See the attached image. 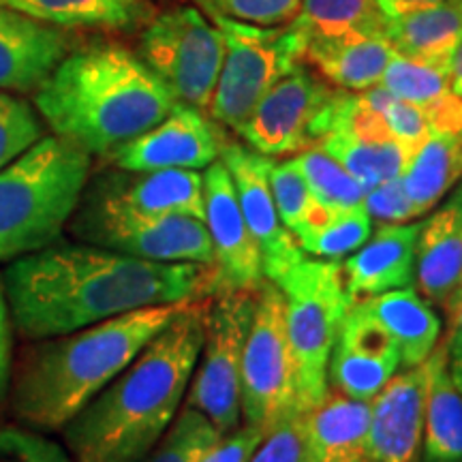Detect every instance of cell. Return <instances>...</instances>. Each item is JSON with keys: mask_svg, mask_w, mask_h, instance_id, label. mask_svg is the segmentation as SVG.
<instances>
[{"mask_svg": "<svg viewBox=\"0 0 462 462\" xmlns=\"http://www.w3.org/2000/svg\"><path fill=\"white\" fill-rule=\"evenodd\" d=\"M401 362L392 357H374L334 343L328 364V388L340 394L373 401L374 394L394 377Z\"/></svg>", "mask_w": 462, "mask_h": 462, "instance_id": "31", "label": "cell"}, {"mask_svg": "<svg viewBox=\"0 0 462 462\" xmlns=\"http://www.w3.org/2000/svg\"><path fill=\"white\" fill-rule=\"evenodd\" d=\"M366 99L377 107L381 116H383L385 125L396 142H401L409 152L415 154L418 148L429 140L430 126L426 120L424 109L413 106V103L398 99L383 88V86H374V88L364 90Z\"/></svg>", "mask_w": 462, "mask_h": 462, "instance_id": "37", "label": "cell"}, {"mask_svg": "<svg viewBox=\"0 0 462 462\" xmlns=\"http://www.w3.org/2000/svg\"><path fill=\"white\" fill-rule=\"evenodd\" d=\"M15 360V330L11 319L7 291H5L3 273H0V401H5L9 390L11 371Z\"/></svg>", "mask_w": 462, "mask_h": 462, "instance_id": "43", "label": "cell"}, {"mask_svg": "<svg viewBox=\"0 0 462 462\" xmlns=\"http://www.w3.org/2000/svg\"><path fill=\"white\" fill-rule=\"evenodd\" d=\"M242 420L268 432L285 418L302 413L298 401V368L287 334L285 296L273 281L257 293L242 357Z\"/></svg>", "mask_w": 462, "mask_h": 462, "instance_id": "9", "label": "cell"}, {"mask_svg": "<svg viewBox=\"0 0 462 462\" xmlns=\"http://www.w3.org/2000/svg\"><path fill=\"white\" fill-rule=\"evenodd\" d=\"M201 14L212 22L229 20L238 24L279 28L291 24L302 0H195Z\"/></svg>", "mask_w": 462, "mask_h": 462, "instance_id": "36", "label": "cell"}, {"mask_svg": "<svg viewBox=\"0 0 462 462\" xmlns=\"http://www.w3.org/2000/svg\"><path fill=\"white\" fill-rule=\"evenodd\" d=\"M374 3H377L385 20H392V17L411 14V11L435 7V5L448 3V0H374Z\"/></svg>", "mask_w": 462, "mask_h": 462, "instance_id": "45", "label": "cell"}, {"mask_svg": "<svg viewBox=\"0 0 462 462\" xmlns=\"http://www.w3.org/2000/svg\"><path fill=\"white\" fill-rule=\"evenodd\" d=\"M379 86L418 107L430 106L439 97L452 90L448 67L430 65V62L413 60V58L396 54L385 69Z\"/></svg>", "mask_w": 462, "mask_h": 462, "instance_id": "34", "label": "cell"}, {"mask_svg": "<svg viewBox=\"0 0 462 462\" xmlns=\"http://www.w3.org/2000/svg\"><path fill=\"white\" fill-rule=\"evenodd\" d=\"M204 223L212 242L217 293H257L268 281L259 251L236 195L227 167L218 159L204 173Z\"/></svg>", "mask_w": 462, "mask_h": 462, "instance_id": "13", "label": "cell"}, {"mask_svg": "<svg viewBox=\"0 0 462 462\" xmlns=\"http://www.w3.org/2000/svg\"><path fill=\"white\" fill-rule=\"evenodd\" d=\"M67 231L84 245L148 262L212 265L204 218L190 215H148L82 193Z\"/></svg>", "mask_w": 462, "mask_h": 462, "instance_id": "7", "label": "cell"}, {"mask_svg": "<svg viewBox=\"0 0 462 462\" xmlns=\"http://www.w3.org/2000/svg\"><path fill=\"white\" fill-rule=\"evenodd\" d=\"M67 54L60 28L0 5V92H37Z\"/></svg>", "mask_w": 462, "mask_h": 462, "instance_id": "18", "label": "cell"}, {"mask_svg": "<svg viewBox=\"0 0 462 462\" xmlns=\"http://www.w3.org/2000/svg\"><path fill=\"white\" fill-rule=\"evenodd\" d=\"M373 234V218L368 217L364 204L340 208H323L317 201L310 217L293 231L298 246L304 255L317 259H345L356 253Z\"/></svg>", "mask_w": 462, "mask_h": 462, "instance_id": "28", "label": "cell"}, {"mask_svg": "<svg viewBox=\"0 0 462 462\" xmlns=\"http://www.w3.org/2000/svg\"><path fill=\"white\" fill-rule=\"evenodd\" d=\"M364 302L396 343L401 366H420L429 360L441 340V317L415 287L392 289Z\"/></svg>", "mask_w": 462, "mask_h": 462, "instance_id": "22", "label": "cell"}, {"mask_svg": "<svg viewBox=\"0 0 462 462\" xmlns=\"http://www.w3.org/2000/svg\"><path fill=\"white\" fill-rule=\"evenodd\" d=\"M415 291L452 321L462 309V184L420 227Z\"/></svg>", "mask_w": 462, "mask_h": 462, "instance_id": "17", "label": "cell"}, {"mask_svg": "<svg viewBox=\"0 0 462 462\" xmlns=\"http://www.w3.org/2000/svg\"><path fill=\"white\" fill-rule=\"evenodd\" d=\"M385 17L374 0H302L291 28L304 39V45L315 39L371 34L383 37Z\"/></svg>", "mask_w": 462, "mask_h": 462, "instance_id": "29", "label": "cell"}, {"mask_svg": "<svg viewBox=\"0 0 462 462\" xmlns=\"http://www.w3.org/2000/svg\"><path fill=\"white\" fill-rule=\"evenodd\" d=\"M84 193L148 215H190L204 218V176L198 170L125 171L101 178Z\"/></svg>", "mask_w": 462, "mask_h": 462, "instance_id": "20", "label": "cell"}, {"mask_svg": "<svg viewBox=\"0 0 462 462\" xmlns=\"http://www.w3.org/2000/svg\"><path fill=\"white\" fill-rule=\"evenodd\" d=\"M0 5L56 28L131 31L152 20L148 0H0Z\"/></svg>", "mask_w": 462, "mask_h": 462, "instance_id": "26", "label": "cell"}, {"mask_svg": "<svg viewBox=\"0 0 462 462\" xmlns=\"http://www.w3.org/2000/svg\"><path fill=\"white\" fill-rule=\"evenodd\" d=\"M383 37L396 54L449 67V58L462 42V0H448L385 20Z\"/></svg>", "mask_w": 462, "mask_h": 462, "instance_id": "23", "label": "cell"}, {"mask_svg": "<svg viewBox=\"0 0 462 462\" xmlns=\"http://www.w3.org/2000/svg\"><path fill=\"white\" fill-rule=\"evenodd\" d=\"M334 92L302 62L279 79L257 103L238 135L265 157L296 154L317 146Z\"/></svg>", "mask_w": 462, "mask_h": 462, "instance_id": "12", "label": "cell"}, {"mask_svg": "<svg viewBox=\"0 0 462 462\" xmlns=\"http://www.w3.org/2000/svg\"><path fill=\"white\" fill-rule=\"evenodd\" d=\"M429 360L404 368L374 394L364 458L368 462H420Z\"/></svg>", "mask_w": 462, "mask_h": 462, "instance_id": "16", "label": "cell"}, {"mask_svg": "<svg viewBox=\"0 0 462 462\" xmlns=\"http://www.w3.org/2000/svg\"><path fill=\"white\" fill-rule=\"evenodd\" d=\"M225 34V60L208 114L240 133L265 92L304 60V39L291 24L259 28L217 20Z\"/></svg>", "mask_w": 462, "mask_h": 462, "instance_id": "8", "label": "cell"}, {"mask_svg": "<svg viewBox=\"0 0 462 462\" xmlns=\"http://www.w3.org/2000/svg\"><path fill=\"white\" fill-rule=\"evenodd\" d=\"M257 293L229 291L210 298L204 345L184 396V404L204 413L221 435L242 424V357Z\"/></svg>", "mask_w": 462, "mask_h": 462, "instance_id": "11", "label": "cell"}, {"mask_svg": "<svg viewBox=\"0 0 462 462\" xmlns=\"http://www.w3.org/2000/svg\"><path fill=\"white\" fill-rule=\"evenodd\" d=\"M225 146L221 125L201 109L178 103L159 125L116 150L112 161L125 171L206 170L221 159Z\"/></svg>", "mask_w": 462, "mask_h": 462, "instance_id": "14", "label": "cell"}, {"mask_svg": "<svg viewBox=\"0 0 462 462\" xmlns=\"http://www.w3.org/2000/svg\"><path fill=\"white\" fill-rule=\"evenodd\" d=\"M270 189H273V198L282 225L293 234L317 206V199L310 193L309 184H306L298 165L293 163V159L273 163L270 167Z\"/></svg>", "mask_w": 462, "mask_h": 462, "instance_id": "38", "label": "cell"}, {"mask_svg": "<svg viewBox=\"0 0 462 462\" xmlns=\"http://www.w3.org/2000/svg\"><path fill=\"white\" fill-rule=\"evenodd\" d=\"M285 296L287 334L298 368L300 411L317 407L328 394V364L340 323L351 302L340 262L302 257L274 282Z\"/></svg>", "mask_w": 462, "mask_h": 462, "instance_id": "6", "label": "cell"}, {"mask_svg": "<svg viewBox=\"0 0 462 462\" xmlns=\"http://www.w3.org/2000/svg\"><path fill=\"white\" fill-rule=\"evenodd\" d=\"M263 435L265 432L255 426L240 424L236 430L221 435L215 446L206 449L199 462H248Z\"/></svg>", "mask_w": 462, "mask_h": 462, "instance_id": "42", "label": "cell"}, {"mask_svg": "<svg viewBox=\"0 0 462 462\" xmlns=\"http://www.w3.org/2000/svg\"><path fill=\"white\" fill-rule=\"evenodd\" d=\"M248 462H313L302 413L285 418L265 432Z\"/></svg>", "mask_w": 462, "mask_h": 462, "instance_id": "40", "label": "cell"}, {"mask_svg": "<svg viewBox=\"0 0 462 462\" xmlns=\"http://www.w3.org/2000/svg\"><path fill=\"white\" fill-rule=\"evenodd\" d=\"M90 154L43 135L0 170V263L43 251L65 238L90 180Z\"/></svg>", "mask_w": 462, "mask_h": 462, "instance_id": "5", "label": "cell"}, {"mask_svg": "<svg viewBox=\"0 0 462 462\" xmlns=\"http://www.w3.org/2000/svg\"><path fill=\"white\" fill-rule=\"evenodd\" d=\"M221 161L234 180L248 229L262 251L265 279L276 282L304 257V251L276 210L270 189V167L274 161L236 142H227Z\"/></svg>", "mask_w": 462, "mask_h": 462, "instance_id": "15", "label": "cell"}, {"mask_svg": "<svg viewBox=\"0 0 462 462\" xmlns=\"http://www.w3.org/2000/svg\"><path fill=\"white\" fill-rule=\"evenodd\" d=\"M364 208H366L373 223L381 225L409 223L418 217L407 195V189H404L402 176L392 178V180H385L377 184V187L368 189L366 195H364Z\"/></svg>", "mask_w": 462, "mask_h": 462, "instance_id": "41", "label": "cell"}, {"mask_svg": "<svg viewBox=\"0 0 462 462\" xmlns=\"http://www.w3.org/2000/svg\"><path fill=\"white\" fill-rule=\"evenodd\" d=\"M302 418L313 462L364 454L371 424V401L328 390L326 398L310 411L302 413Z\"/></svg>", "mask_w": 462, "mask_h": 462, "instance_id": "24", "label": "cell"}, {"mask_svg": "<svg viewBox=\"0 0 462 462\" xmlns=\"http://www.w3.org/2000/svg\"><path fill=\"white\" fill-rule=\"evenodd\" d=\"M210 298L189 302L123 373L62 426L75 462H142L180 411L204 345Z\"/></svg>", "mask_w": 462, "mask_h": 462, "instance_id": "2", "label": "cell"}, {"mask_svg": "<svg viewBox=\"0 0 462 462\" xmlns=\"http://www.w3.org/2000/svg\"><path fill=\"white\" fill-rule=\"evenodd\" d=\"M218 439L221 432L204 413L182 404L170 429L142 462H199Z\"/></svg>", "mask_w": 462, "mask_h": 462, "instance_id": "33", "label": "cell"}, {"mask_svg": "<svg viewBox=\"0 0 462 462\" xmlns=\"http://www.w3.org/2000/svg\"><path fill=\"white\" fill-rule=\"evenodd\" d=\"M396 51L385 37L346 34L334 39H315L304 45V60L340 90L364 92L379 86Z\"/></svg>", "mask_w": 462, "mask_h": 462, "instance_id": "21", "label": "cell"}, {"mask_svg": "<svg viewBox=\"0 0 462 462\" xmlns=\"http://www.w3.org/2000/svg\"><path fill=\"white\" fill-rule=\"evenodd\" d=\"M0 462H75L65 443L31 426H0Z\"/></svg>", "mask_w": 462, "mask_h": 462, "instance_id": "39", "label": "cell"}, {"mask_svg": "<svg viewBox=\"0 0 462 462\" xmlns=\"http://www.w3.org/2000/svg\"><path fill=\"white\" fill-rule=\"evenodd\" d=\"M448 71H449V86H452V90L462 99V42L458 43V48L454 50L452 58H449Z\"/></svg>", "mask_w": 462, "mask_h": 462, "instance_id": "46", "label": "cell"}, {"mask_svg": "<svg viewBox=\"0 0 462 462\" xmlns=\"http://www.w3.org/2000/svg\"><path fill=\"white\" fill-rule=\"evenodd\" d=\"M45 135L42 116L31 103L0 92V170Z\"/></svg>", "mask_w": 462, "mask_h": 462, "instance_id": "35", "label": "cell"}, {"mask_svg": "<svg viewBox=\"0 0 462 462\" xmlns=\"http://www.w3.org/2000/svg\"><path fill=\"white\" fill-rule=\"evenodd\" d=\"M0 402H3V401H0Z\"/></svg>", "mask_w": 462, "mask_h": 462, "instance_id": "48", "label": "cell"}, {"mask_svg": "<svg viewBox=\"0 0 462 462\" xmlns=\"http://www.w3.org/2000/svg\"><path fill=\"white\" fill-rule=\"evenodd\" d=\"M15 337H60L137 309L215 298V268L161 263L84 242H56L3 270Z\"/></svg>", "mask_w": 462, "mask_h": 462, "instance_id": "1", "label": "cell"}, {"mask_svg": "<svg viewBox=\"0 0 462 462\" xmlns=\"http://www.w3.org/2000/svg\"><path fill=\"white\" fill-rule=\"evenodd\" d=\"M449 334L446 338L448 343V366H449V374H452L456 388L460 390L462 394V309L458 310V315L449 321Z\"/></svg>", "mask_w": 462, "mask_h": 462, "instance_id": "44", "label": "cell"}, {"mask_svg": "<svg viewBox=\"0 0 462 462\" xmlns=\"http://www.w3.org/2000/svg\"><path fill=\"white\" fill-rule=\"evenodd\" d=\"M462 176V133H430L409 159L402 173L404 189L415 208V215H424L435 208L443 195Z\"/></svg>", "mask_w": 462, "mask_h": 462, "instance_id": "27", "label": "cell"}, {"mask_svg": "<svg viewBox=\"0 0 462 462\" xmlns=\"http://www.w3.org/2000/svg\"><path fill=\"white\" fill-rule=\"evenodd\" d=\"M330 462H368V460L364 458V454H356V456H345V458H337Z\"/></svg>", "mask_w": 462, "mask_h": 462, "instance_id": "47", "label": "cell"}, {"mask_svg": "<svg viewBox=\"0 0 462 462\" xmlns=\"http://www.w3.org/2000/svg\"><path fill=\"white\" fill-rule=\"evenodd\" d=\"M140 58L178 103L208 112L225 60V34L195 7L154 15L143 28Z\"/></svg>", "mask_w": 462, "mask_h": 462, "instance_id": "10", "label": "cell"}, {"mask_svg": "<svg viewBox=\"0 0 462 462\" xmlns=\"http://www.w3.org/2000/svg\"><path fill=\"white\" fill-rule=\"evenodd\" d=\"M187 304L148 306L82 330L31 340L14 360L5 396L11 415L31 429L60 432Z\"/></svg>", "mask_w": 462, "mask_h": 462, "instance_id": "4", "label": "cell"}, {"mask_svg": "<svg viewBox=\"0 0 462 462\" xmlns=\"http://www.w3.org/2000/svg\"><path fill=\"white\" fill-rule=\"evenodd\" d=\"M176 106L163 79L116 43L71 51L34 92V109L51 133L90 157H112Z\"/></svg>", "mask_w": 462, "mask_h": 462, "instance_id": "3", "label": "cell"}, {"mask_svg": "<svg viewBox=\"0 0 462 462\" xmlns=\"http://www.w3.org/2000/svg\"><path fill=\"white\" fill-rule=\"evenodd\" d=\"M298 170L302 171L306 184H309L313 198L319 201L323 208H351L364 204L366 189L338 163L330 154L323 152L321 148H309L298 152L293 159Z\"/></svg>", "mask_w": 462, "mask_h": 462, "instance_id": "32", "label": "cell"}, {"mask_svg": "<svg viewBox=\"0 0 462 462\" xmlns=\"http://www.w3.org/2000/svg\"><path fill=\"white\" fill-rule=\"evenodd\" d=\"M421 223L381 225L354 255L340 262L351 302L371 300L398 287H409L415 273V246Z\"/></svg>", "mask_w": 462, "mask_h": 462, "instance_id": "19", "label": "cell"}, {"mask_svg": "<svg viewBox=\"0 0 462 462\" xmlns=\"http://www.w3.org/2000/svg\"><path fill=\"white\" fill-rule=\"evenodd\" d=\"M317 148L337 159L366 190L402 176L409 159L413 157L394 137L362 140V137L345 135V133H330L317 143Z\"/></svg>", "mask_w": 462, "mask_h": 462, "instance_id": "30", "label": "cell"}, {"mask_svg": "<svg viewBox=\"0 0 462 462\" xmlns=\"http://www.w3.org/2000/svg\"><path fill=\"white\" fill-rule=\"evenodd\" d=\"M420 462H462V394L448 366V343L429 357L424 439Z\"/></svg>", "mask_w": 462, "mask_h": 462, "instance_id": "25", "label": "cell"}]
</instances>
